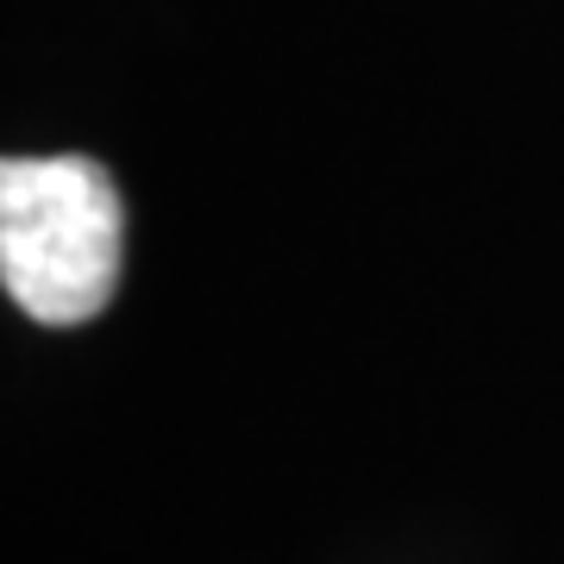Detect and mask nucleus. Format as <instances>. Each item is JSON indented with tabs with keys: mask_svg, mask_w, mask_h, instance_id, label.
<instances>
[{
	"mask_svg": "<svg viewBox=\"0 0 564 564\" xmlns=\"http://www.w3.org/2000/svg\"><path fill=\"white\" fill-rule=\"evenodd\" d=\"M120 188L95 158L0 163V282L32 321H95L120 289Z\"/></svg>",
	"mask_w": 564,
	"mask_h": 564,
	"instance_id": "f257e3e1",
	"label": "nucleus"
}]
</instances>
